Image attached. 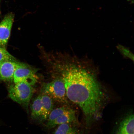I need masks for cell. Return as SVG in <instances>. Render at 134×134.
I'll use <instances>...</instances> for the list:
<instances>
[{
  "label": "cell",
  "mask_w": 134,
  "mask_h": 134,
  "mask_svg": "<svg viewBox=\"0 0 134 134\" xmlns=\"http://www.w3.org/2000/svg\"><path fill=\"white\" fill-rule=\"evenodd\" d=\"M67 98L78 105L90 123L99 110L103 98L101 88L94 77L86 70L66 65L62 72Z\"/></svg>",
  "instance_id": "1"
},
{
  "label": "cell",
  "mask_w": 134,
  "mask_h": 134,
  "mask_svg": "<svg viewBox=\"0 0 134 134\" xmlns=\"http://www.w3.org/2000/svg\"><path fill=\"white\" fill-rule=\"evenodd\" d=\"M34 91L32 85L24 83H18L10 86L8 95L13 101L27 108Z\"/></svg>",
  "instance_id": "2"
},
{
  "label": "cell",
  "mask_w": 134,
  "mask_h": 134,
  "mask_svg": "<svg viewBox=\"0 0 134 134\" xmlns=\"http://www.w3.org/2000/svg\"><path fill=\"white\" fill-rule=\"evenodd\" d=\"M41 91L42 93L48 95L53 100L61 103H68L64 84L61 79L44 83Z\"/></svg>",
  "instance_id": "3"
},
{
  "label": "cell",
  "mask_w": 134,
  "mask_h": 134,
  "mask_svg": "<svg viewBox=\"0 0 134 134\" xmlns=\"http://www.w3.org/2000/svg\"><path fill=\"white\" fill-rule=\"evenodd\" d=\"M35 70L21 63L16 70L13 76L14 83H24L33 86L37 82L38 77Z\"/></svg>",
  "instance_id": "4"
},
{
  "label": "cell",
  "mask_w": 134,
  "mask_h": 134,
  "mask_svg": "<svg viewBox=\"0 0 134 134\" xmlns=\"http://www.w3.org/2000/svg\"><path fill=\"white\" fill-rule=\"evenodd\" d=\"M14 14L9 13L5 16L0 23V46L5 47L7 44L14 19Z\"/></svg>",
  "instance_id": "5"
},
{
  "label": "cell",
  "mask_w": 134,
  "mask_h": 134,
  "mask_svg": "<svg viewBox=\"0 0 134 134\" xmlns=\"http://www.w3.org/2000/svg\"><path fill=\"white\" fill-rule=\"evenodd\" d=\"M77 122V116L75 110L66 107L54 121L47 125V126L52 128L63 124H72Z\"/></svg>",
  "instance_id": "6"
},
{
  "label": "cell",
  "mask_w": 134,
  "mask_h": 134,
  "mask_svg": "<svg viewBox=\"0 0 134 134\" xmlns=\"http://www.w3.org/2000/svg\"><path fill=\"white\" fill-rule=\"evenodd\" d=\"M21 64L16 60L2 62L0 66V77L1 80L5 82L13 80L15 72Z\"/></svg>",
  "instance_id": "7"
},
{
  "label": "cell",
  "mask_w": 134,
  "mask_h": 134,
  "mask_svg": "<svg viewBox=\"0 0 134 134\" xmlns=\"http://www.w3.org/2000/svg\"><path fill=\"white\" fill-rule=\"evenodd\" d=\"M134 116L130 114L122 120L115 134H134Z\"/></svg>",
  "instance_id": "8"
},
{
  "label": "cell",
  "mask_w": 134,
  "mask_h": 134,
  "mask_svg": "<svg viewBox=\"0 0 134 134\" xmlns=\"http://www.w3.org/2000/svg\"><path fill=\"white\" fill-rule=\"evenodd\" d=\"M42 103V111L40 120L41 121H46L53 109V100L50 97L44 94L41 95Z\"/></svg>",
  "instance_id": "9"
},
{
  "label": "cell",
  "mask_w": 134,
  "mask_h": 134,
  "mask_svg": "<svg viewBox=\"0 0 134 134\" xmlns=\"http://www.w3.org/2000/svg\"><path fill=\"white\" fill-rule=\"evenodd\" d=\"M31 116L34 119L41 118L42 111L41 95H38L34 100L31 106Z\"/></svg>",
  "instance_id": "10"
},
{
  "label": "cell",
  "mask_w": 134,
  "mask_h": 134,
  "mask_svg": "<svg viewBox=\"0 0 134 134\" xmlns=\"http://www.w3.org/2000/svg\"><path fill=\"white\" fill-rule=\"evenodd\" d=\"M71 124H65L58 125L53 134H81L78 129Z\"/></svg>",
  "instance_id": "11"
},
{
  "label": "cell",
  "mask_w": 134,
  "mask_h": 134,
  "mask_svg": "<svg viewBox=\"0 0 134 134\" xmlns=\"http://www.w3.org/2000/svg\"><path fill=\"white\" fill-rule=\"evenodd\" d=\"M16 60L15 58L10 54L5 47L0 46V62Z\"/></svg>",
  "instance_id": "12"
},
{
  "label": "cell",
  "mask_w": 134,
  "mask_h": 134,
  "mask_svg": "<svg viewBox=\"0 0 134 134\" xmlns=\"http://www.w3.org/2000/svg\"><path fill=\"white\" fill-rule=\"evenodd\" d=\"M121 50H122V52H123L124 55H126V56L130 57L129 56V55H131V54L130 53H129V51H128L126 49H125L124 48H121Z\"/></svg>",
  "instance_id": "13"
},
{
  "label": "cell",
  "mask_w": 134,
  "mask_h": 134,
  "mask_svg": "<svg viewBox=\"0 0 134 134\" xmlns=\"http://www.w3.org/2000/svg\"><path fill=\"white\" fill-rule=\"evenodd\" d=\"M1 77H0V82H1Z\"/></svg>",
  "instance_id": "14"
},
{
  "label": "cell",
  "mask_w": 134,
  "mask_h": 134,
  "mask_svg": "<svg viewBox=\"0 0 134 134\" xmlns=\"http://www.w3.org/2000/svg\"><path fill=\"white\" fill-rule=\"evenodd\" d=\"M1 63L0 62V66H1Z\"/></svg>",
  "instance_id": "15"
},
{
  "label": "cell",
  "mask_w": 134,
  "mask_h": 134,
  "mask_svg": "<svg viewBox=\"0 0 134 134\" xmlns=\"http://www.w3.org/2000/svg\"><path fill=\"white\" fill-rule=\"evenodd\" d=\"M0 2H1V0H0Z\"/></svg>",
  "instance_id": "16"
}]
</instances>
